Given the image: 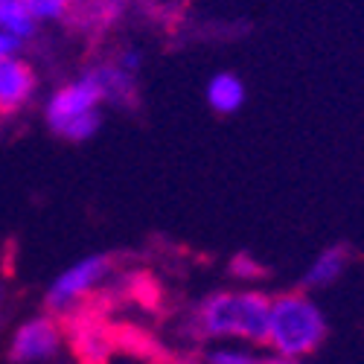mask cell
Here are the masks:
<instances>
[{
    "label": "cell",
    "instance_id": "cell-1",
    "mask_svg": "<svg viewBox=\"0 0 364 364\" xmlns=\"http://www.w3.org/2000/svg\"><path fill=\"white\" fill-rule=\"evenodd\" d=\"M271 297L262 291H216L198 303L193 329L201 338H242L265 344Z\"/></svg>",
    "mask_w": 364,
    "mask_h": 364
},
{
    "label": "cell",
    "instance_id": "cell-2",
    "mask_svg": "<svg viewBox=\"0 0 364 364\" xmlns=\"http://www.w3.org/2000/svg\"><path fill=\"white\" fill-rule=\"evenodd\" d=\"M326 338V318L315 303L300 294H277L271 297L268 309V336L265 344L283 358L312 355Z\"/></svg>",
    "mask_w": 364,
    "mask_h": 364
},
{
    "label": "cell",
    "instance_id": "cell-3",
    "mask_svg": "<svg viewBox=\"0 0 364 364\" xmlns=\"http://www.w3.org/2000/svg\"><path fill=\"white\" fill-rule=\"evenodd\" d=\"M62 336L68 338L76 364H111L117 355L114 323L87 303L62 315Z\"/></svg>",
    "mask_w": 364,
    "mask_h": 364
},
{
    "label": "cell",
    "instance_id": "cell-4",
    "mask_svg": "<svg viewBox=\"0 0 364 364\" xmlns=\"http://www.w3.org/2000/svg\"><path fill=\"white\" fill-rule=\"evenodd\" d=\"M108 271H111V257H105V254L85 257L76 265H70L68 271H62L44 294L47 315H65L73 306H79L87 294L97 291V286L108 277Z\"/></svg>",
    "mask_w": 364,
    "mask_h": 364
},
{
    "label": "cell",
    "instance_id": "cell-5",
    "mask_svg": "<svg viewBox=\"0 0 364 364\" xmlns=\"http://www.w3.org/2000/svg\"><path fill=\"white\" fill-rule=\"evenodd\" d=\"M62 321L53 315H38L23 321L9 344V361L12 364H41L50 361L58 347H62Z\"/></svg>",
    "mask_w": 364,
    "mask_h": 364
},
{
    "label": "cell",
    "instance_id": "cell-6",
    "mask_svg": "<svg viewBox=\"0 0 364 364\" xmlns=\"http://www.w3.org/2000/svg\"><path fill=\"white\" fill-rule=\"evenodd\" d=\"M102 102V94H100V87L97 82L90 79L87 73H82L76 82H68L55 90V94L50 97L47 102V126L53 132H58L65 123H70L73 117L79 114H87V111H97Z\"/></svg>",
    "mask_w": 364,
    "mask_h": 364
},
{
    "label": "cell",
    "instance_id": "cell-7",
    "mask_svg": "<svg viewBox=\"0 0 364 364\" xmlns=\"http://www.w3.org/2000/svg\"><path fill=\"white\" fill-rule=\"evenodd\" d=\"M33 70H29L18 58H0V117L4 114H15L21 105H26V100L33 97Z\"/></svg>",
    "mask_w": 364,
    "mask_h": 364
},
{
    "label": "cell",
    "instance_id": "cell-8",
    "mask_svg": "<svg viewBox=\"0 0 364 364\" xmlns=\"http://www.w3.org/2000/svg\"><path fill=\"white\" fill-rule=\"evenodd\" d=\"M85 73L97 82L100 94H102V102H111V105H134V100H137L134 76L126 73L119 65H97V68H90Z\"/></svg>",
    "mask_w": 364,
    "mask_h": 364
},
{
    "label": "cell",
    "instance_id": "cell-9",
    "mask_svg": "<svg viewBox=\"0 0 364 364\" xmlns=\"http://www.w3.org/2000/svg\"><path fill=\"white\" fill-rule=\"evenodd\" d=\"M347 262H350V248L347 245H332V248H326V251H321L315 257L309 271L303 274L300 286L303 289H326L344 274Z\"/></svg>",
    "mask_w": 364,
    "mask_h": 364
},
{
    "label": "cell",
    "instance_id": "cell-10",
    "mask_svg": "<svg viewBox=\"0 0 364 364\" xmlns=\"http://www.w3.org/2000/svg\"><path fill=\"white\" fill-rule=\"evenodd\" d=\"M114 338H117V353H126L132 358H151V361L166 358L164 347L151 338L149 332H143L132 323H114Z\"/></svg>",
    "mask_w": 364,
    "mask_h": 364
},
{
    "label": "cell",
    "instance_id": "cell-11",
    "mask_svg": "<svg viewBox=\"0 0 364 364\" xmlns=\"http://www.w3.org/2000/svg\"><path fill=\"white\" fill-rule=\"evenodd\" d=\"M207 102L216 114H233L245 102V85L233 73H216L207 85Z\"/></svg>",
    "mask_w": 364,
    "mask_h": 364
},
{
    "label": "cell",
    "instance_id": "cell-12",
    "mask_svg": "<svg viewBox=\"0 0 364 364\" xmlns=\"http://www.w3.org/2000/svg\"><path fill=\"white\" fill-rule=\"evenodd\" d=\"M0 29H6L18 38H33L36 21L21 6V0H0Z\"/></svg>",
    "mask_w": 364,
    "mask_h": 364
},
{
    "label": "cell",
    "instance_id": "cell-13",
    "mask_svg": "<svg viewBox=\"0 0 364 364\" xmlns=\"http://www.w3.org/2000/svg\"><path fill=\"white\" fill-rule=\"evenodd\" d=\"M100 123H102L100 111H87V114L73 117L70 123H65L55 134H58V137H65V140H70V143H85V140H90V137L100 132Z\"/></svg>",
    "mask_w": 364,
    "mask_h": 364
},
{
    "label": "cell",
    "instance_id": "cell-14",
    "mask_svg": "<svg viewBox=\"0 0 364 364\" xmlns=\"http://www.w3.org/2000/svg\"><path fill=\"white\" fill-rule=\"evenodd\" d=\"M70 0H21V6L33 15V21H65Z\"/></svg>",
    "mask_w": 364,
    "mask_h": 364
},
{
    "label": "cell",
    "instance_id": "cell-15",
    "mask_svg": "<svg viewBox=\"0 0 364 364\" xmlns=\"http://www.w3.org/2000/svg\"><path fill=\"white\" fill-rule=\"evenodd\" d=\"M265 358L251 353V350H242V347H219V350H210L204 364H262Z\"/></svg>",
    "mask_w": 364,
    "mask_h": 364
},
{
    "label": "cell",
    "instance_id": "cell-16",
    "mask_svg": "<svg viewBox=\"0 0 364 364\" xmlns=\"http://www.w3.org/2000/svg\"><path fill=\"white\" fill-rule=\"evenodd\" d=\"M230 274L239 277V280H259V277L265 274V268H262L254 257L239 254V257H233V262H230Z\"/></svg>",
    "mask_w": 364,
    "mask_h": 364
},
{
    "label": "cell",
    "instance_id": "cell-17",
    "mask_svg": "<svg viewBox=\"0 0 364 364\" xmlns=\"http://www.w3.org/2000/svg\"><path fill=\"white\" fill-rule=\"evenodd\" d=\"M21 41H23V38L6 33V29H0V58H12V55L21 50Z\"/></svg>",
    "mask_w": 364,
    "mask_h": 364
},
{
    "label": "cell",
    "instance_id": "cell-18",
    "mask_svg": "<svg viewBox=\"0 0 364 364\" xmlns=\"http://www.w3.org/2000/svg\"><path fill=\"white\" fill-rule=\"evenodd\" d=\"M117 65L123 68L126 73H132V76H134V73L140 70V53H137V50H126V53H119Z\"/></svg>",
    "mask_w": 364,
    "mask_h": 364
},
{
    "label": "cell",
    "instance_id": "cell-19",
    "mask_svg": "<svg viewBox=\"0 0 364 364\" xmlns=\"http://www.w3.org/2000/svg\"><path fill=\"white\" fill-rule=\"evenodd\" d=\"M262 364H300L297 358H283V355H274V358H265Z\"/></svg>",
    "mask_w": 364,
    "mask_h": 364
},
{
    "label": "cell",
    "instance_id": "cell-20",
    "mask_svg": "<svg viewBox=\"0 0 364 364\" xmlns=\"http://www.w3.org/2000/svg\"><path fill=\"white\" fill-rule=\"evenodd\" d=\"M155 364H190V361H172V358H164V361H155Z\"/></svg>",
    "mask_w": 364,
    "mask_h": 364
},
{
    "label": "cell",
    "instance_id": "cell-21",
    "mask_svg": "<svg viewBox=\"0 0 364 364\" xmlns=\"http://www.w3.org/2000/svg\"><path fill=\"white\" fill-rule=\"evenodd\" d=\"M114 4H123V6H126V0H114Z\"/></svg>",
    "mask_w": 364,
    "mask_h": 364
}]
</instances>
